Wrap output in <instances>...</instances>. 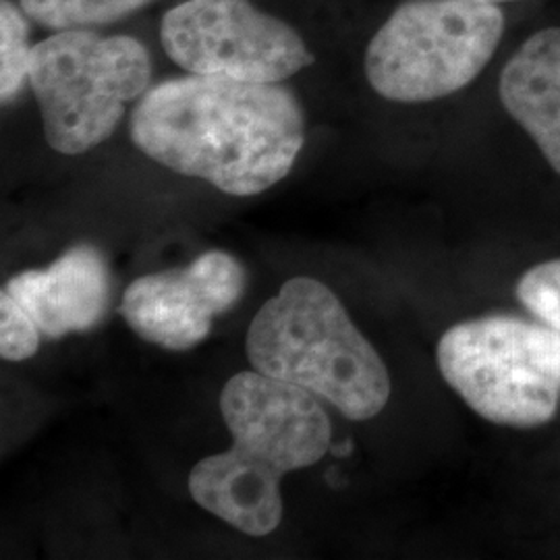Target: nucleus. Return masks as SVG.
Listing matches in <instances>:
<instances>
[{
  "instance_id": "obj_1",
  "label": "nucleus",
  "mask_w": 560,
  "mask_h": 560,
  "mask_svg": "<svg viewBox=\"0 0 560 560\" xmlns=\"http://www.w3.org/2000/svg\"><path fill=\"white\" fill-rule=\"evenodd\" d=\"M129 133L148 159L245 198L291 173L305 115L282 83L189 73L152 85L131 113Z\"/></svg>"
},
{
  "instance_id": "obj_2",
  "label": "nucleus",
  "mask_w": 560,
  "mask_h": 560,
  "mask_svg": "<svg viewBox=\"0 0 560 560\" xmlns=\"http://www.w3.org/2000/svg\"><path fill=\"white\" fill-rule=\"evenodd\" d=\"M221 413L233 446L191 469L189 492L243 534L268 536L282 520V476L316 465L330 448L332 425L316 395L258 370L224 384Z\"/></svg>"
},
{
  "instance_id": "obj_3",
  "label": "nucleus",
  "mask_w": 560,
  "mask_h": 560,
  "mask_svg": "<svg viewBox=\"0 0 560 560\" xmlns=\"http://www.w3.org/2000/svg\"><path fill=\"white\" fill-rule=\"evenodd\" d=\"M254 370L298 384L349 420H372L390 399V376L339 298L298 277L261 305L245 340Z\"/></svg>"
},
{
  "instance_id": "obj_4",
  "label": "nucleus",
  "mask_w": 560,
  "mask_h": 560,
  "mask_svg": "<svg viewBox=\"0 0 560 560\" xmlns=\"http://www.w3.org/2000/svg\"><path fill=\"white\" fill-rule=\"evenodd\" d=\"M504 30L501 4L405 0L368 44L365 78L386 101H441L480 78L497 55Z\"/></svg>"
},
{
  "instance_id": "obj_5",
  "label": "nucleus",
  "mask_w": 560,
  "mask_h": 560,
  "mask_svg": "<svg viewBox=\"0 0 560 560\" xmlns=\"http://www.w3.org/2000/svg\"><path fill=\"white\" fill-rule=\"evenodd\" d=\"M152 60L131 36L57 32L32 46L30 88L44 138L67 156L85 154L119 127L129 102L150 90Z\"/></svg>"
},
{
  "instance_id": "obj_6",
  "label": "nucleus",
  "mask_w": 560,
  "mask_h": 560,
  "mask_svg": "<svg viewBox=\"0 0 560 560\" xmlns=\"http://www.w3.org/2000/svg\"><path fill=\"white\" fill-rule=\"evenodd\" d=\"M436 361L446 384L490 423L529 430L559 411L560 332L544 322H460L442 335Z\"/></svg>"
},
{
  "instance_id": "obj_7",
  "label": "nucleus",
  "mask_w": 560,
  "mask_h": 560,
  "mask_svg": "<svg viewBox=\"0 0 560 560\" xmlns=\"http://www.w3.org/2000/svg\"><path fill=\"white\" fill-rule=\"evenodd\" d=\"M161 42L187 73L235 80L280 83L316 60L295 27L252 0H185L164 13Z\"/></svg>"
},
{
  "instance_id": "obj_8",
  "label": "nucleus",
  "mask_w": 560,
  "mask_h": 560,
  "mask_svg": "<svg viewBox=\"0 0 560 560\" xmlns=\"http://www.w3.org/2000/svg\"><path fill=\"white\" fill-rule=\"evenodd\" d=\"M245 291V270L224 252H206L183 270L133 280L120 316L148 342L187 351L206 339L214 316L235 307Z\"/></svg>"
},
{
  "instance_id": "obj_9",
  "label": "nucleus",
  "mask_w": 560,
  "mask_h": 560,
  "mask_svg": "<svg viewBox=\"0 0 560 560\" xmlns=\"http://www.w3.org/2000/svg\"><path fill=\"white\" fill-rule=\"evenodd\" d=\"M48 339L98 326L110 303V272L101 252L78 245L44 270H25L4 284Z\"/></svg>"
},
{
  "instance_id": "obj_10",
  "label": "nucleus",
  "mask_w": 560,
  "mask_h": 560,
  "mask_svg": "<svg viewBox=\"0 0 560 560\" xmlns=\"http://www.w3.org/2000/svg\"><path fill=\"white\" fill-rule=\"evenodd\" d=\"M499 96L560 177V25L521 42L502 67Z\"/></svg>"
},
{
  "instance_id": "obj_11",
  "label": "nucleus",
  "mask_w": 560,
  "mask_h": 560,
  "mask_svg": "<svg viewBox=\"0 0 560 560\" xmlns=\"http://www.w3.org/2000/svg\"><path fill=\"white\" fill-rule=\"evenodd\" d=\"M154 0H20L27 20L52 32L92 30L127 20Z\"/></svg>"
},
{
  "instance_id": "obj_12",
  "label": "nucleus",
  "mask_w": 560,
  "mask_h": 560,
  "mask_svg": "<svg viewBox=\"0 0 560 560\" xmlns=\"http://www.w3.org/2000/svg\"><path fill=\"white\" fill-rule=\"evenodd\" d=\"M30 25L23 9L0 0V101L11 104L30 83Z\"/></svg>"
},
{
  "instance_id": "obj_13",
  "label": "nucleus",
  "mask_w": 560,
  "mask_h": 560,
  "mask_svg": "<svg viewBox=\"0 0 560 560\" xmlns=\"http://www.w3.org/2000/svg\"><path fill=\"white\" fill-rule=\"evenodd\" d=\"M517 300L529 314L560 332V258L541 261L523 272Z\"/></svg>"
},
{
  "instance_id": "obj_14",
  "label": "nucleus",
  "mask_w": 560,
  "mask_h": 560,
  "mask_svg": "<svg viewBox=\"0 0 560 560\" xmlns=\"http://www.w3.org/2000/svg\"><path fill=\"white\" fill-rule=\"evenodd\" d=\"M44 337L38 324L4 289L0 293V355L7 361L30 360Z\"/></svg>"
},
{
  "instance_id": "obj_15",
  "label": "nucleus",
  "mask_w": 560,
  "mask_h": 560,
  "mask_svg": "<svg viewBox=\"0 0 560 560\" xmlns=\"http://www.w3.org/2000/svg\"><path fill=\"white\" fill-rule=\"evenodd\" d=\"M481 2H490V4H513V2H523V0H481Z\"/></svg>"
}]
</instances>
